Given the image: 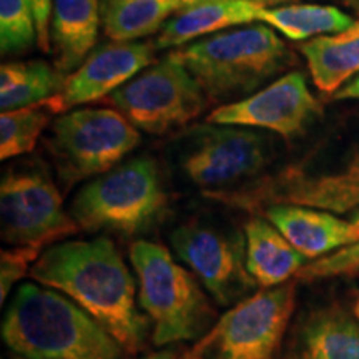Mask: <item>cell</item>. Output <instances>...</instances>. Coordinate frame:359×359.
<instances>
[{"mask_svg": "<svg viewBox=\"0 0 359 359\" xmlns=\"http://www.w3.org/2000/svg\"><path fill=\"white\" fill-rule=\"evenodd\" d=\"M130 262L156 346L198 341L208 333L215 309L191 269L180 266L165 246L143 240L130 246Z\"/></svg>", "mask_w": 359, "mask_h": 359, "instance_id": "obj_4", "label": "cell"}, {"mask_svg": "<svg viewBox=\"0 0 359 359\" xmlns=\"http://www.w3.org/2000/svg\"><path fill=\"white\" fill-rule=\"evenodd\" d=\"M105 100L137 128L163 135L201 115L208 97L188 70L182 52H172L135 75Z\"/></svg>", "mask_w": 359, "mask_h": 359, "instance_id": "obj_8", "label": "cell"}, {"mask_svg": "<svg viewBox=\"0 0 359 359\" xmlns=\"http://www.w3.org/2000/svg\"><path fill=\"white\" fill-rule=\"evenodd\" d=\"M4 343L27 359H122L125 349L97 320L53 288L25 283L2 321Z\"/></svg>", "mask_w": 359, "mask_h": 359, "instance_id": "obj_2", "label": "cell"}, {"mask_svg": "<svg viewBox=\"0 0 359 359\" xmlns=\"http://www.w3.org/2000/svg\"><path fill=\"white\" fill-rule=\"evenodd\" d=\"M313 82L323 93L343 88L359 72V20L338 34L320 35L302 45Z\"/></svg>", "mask_w": 359, "mask_h": 359, "instance_id": "obj_20", "label": "cell"}, {"mask_svg": "<svg viewBox=\"0 0 359 359\" xmlns=\"http://www.w3.org/2000/svg\"><path fill=\"white\" fill-rule=\"evenodd\" d=\"M12 359H27V358H22V356H17V354H15V356H13Z\"/></svg>", "mask_w": 359, "mask_h": 359, "instance_id": "obj_35", "label": "cell"}, {"mask_svg": "<svg viewBox=\"0 0 359 359\" xmlns=\"http://www.w3.org/2000/svg\"><path fill=\"white\" fill-rule=\"evenodd\" d=\"M339 2L346 4V6L356 8V11H359V0H339Z\"/></svg>", "mask_w": 359, "mask_h": 359, "instance_id": "obj_33", "label": "cell"}, {"mask_svg": "<svg viewBox=\"0 0 359 359\" xmlns=\"http://www.w3.org/2000/svg\"><path fill=\"white\" fill-rule=\"evenodd\" d=\"M140 143L138 128L115 109H80L52 125L45 147L67 188L107 173Z\"/></svg>", "mask_w": 359, "mask_h": 359, "instance_id": "obj_7", "label": "cell"}, {"mask_svg": "<svg viewBox=\"0 0 359 359\" xmlns=\"http://www.w3.org/2000/svg\"><path fill=\"white\" fill-rule=\"evenodd\" d=\"M182 57L213 102L243 100L294 62L290 48L266 24L196 40Z\"/></svg>", "mask_w": 359, "mask_h": 359, "instance_id": "obj_3", "label": "cell"}, {"mask_svg": "<svg viewBox=\"0 0 359 359\" xmlns=\"http://www.w3.org/2000/svg\"><path fill=\"white\" fill-rule=\"evenodd\" d=\"M27 69H29V62L22 64V62H15V64H4L0 69V93H7L22 83L24 80Z\"/></svg>", "mask_w": 359, "mask_h": 359, "instance_id": "obj_29", "label": "cell"}, {"mask_svg": "<svg viewBox=\"0 0 359 359\" xmlns=\"http://www.w3.org/2000/svg\"><path fill=\"white\" fill-rule=\"evenodd\" d=\"M42 248L37 246H12L11 250H2L0 255V303H6L13 285L30 273L35 262L40 258Z\"/></svg>", "mask_w": 359, "mask_h": 359, "instance_id": "obj_27", "label": "cell"}, {"mask_svg": "<svg viewBox=\"0 0 359 359\" xmlns=\"http://www.w3.org/2000/svg\"><path fill=\"white\" fill-rule=\"evenodd\" d=\"M37 40V25L29 0H0L2 53L25 52Z\"/></svg>", "mask_w": 359, "mask_h": 359, "instance_id": "obj_25", "label": "cell"}, {"mask_svg": "<svg viewBox=\"0 0 359 359\" xmlns=\"http://www.w3.org/2000/svg\"><path fill=\"white\" fill-rule=\"evenodd\" d=\"M285 0H208L180 11L155 39V48H172L233 25L258 20L263 11Z\"/></svg>", "mask_w": 359, "mask_h": 359, "instance_id": "obj_17", "label": "cell"}, {"mask_svg": "<svg viewBox=\"0 0 359 359\" xmlns=\"http://www.w3.org/2000/svg\"><path fill=\"white\" fill-rule=\"evenodd\" d=\"M334 100H359V75L334 93Z\"/></svg>", "mask_w": 359, "mask_h": 359, "instance_id": "obj_30", "label": "cell"}, {"mask_svg": "<svg viewBox=\"0 0 359 359\" xmlns=\"http://www.w3.org/2000/svg\"><path fill=\"white\" fill-rule=\"evenodd\" d=\"M64 74L45 62H29V69L20 85L7 93H0L2 111L40 105L55 97L65 83Z\"/></svg>", "mask_w": 359, "mask_h": 359, "instance_id": "obj_24", "label": "cell"}, {"mask_svg": "<svg viewBox=\"0 0 359 359\" xmlns=\"http://www.w3.org/2000/svg\"><path fill=\"white\" fill-rule=\"evenodd\" d=\"M183 0H100L102 25L114 42H133L163 29Z\"/></svg>", "mask_w": 359, "mask_h": 359, "instance_id": "obj_21", "label": "cell"}, {"mask_svg": "<svg viewBox=\"0 0 359 359\" xmlns=\"http://www.w3.org/2000/svg\"><path fill=\"white\" fill-rule=\"evenodd\" d=\"M296 281L263 288L233 304L185 359H276L293 316Z\"/></svg>", "mask_w": 359, "mask_h": 359, "instance_id": "obj_6", "label": "cell"}, {"mask_svg": "<svg viewBox=\"0 0 359 359\" xmlns=\"http://www.w3.org/2000/svg\"><path fill=\"white\" fill-rule=\"evenodd\" d=\"M271 161V140L250 127L201 125L191 130L180 167L205 191H226L257 180Z\"/></svg>", "mask_w": 359, "mask_h": 359, "instance_id": "obj_11", "label": "cell"}, {"mask_svg": "<svg viewBox=\"0 0 359 359\" xmlns=\"http://www.w3.org/2000/svg\"><path fill=\"white\" fill-rule=\"evenodd\" d=\"M259 22L280 30L290 40L299 42L320 35L338 34L354 24L348 13L333 6L318 4H293V6L269 7L262 12Z\"/></svg>", "mask_w": 359, "mask_h": 359, "instance_id": "obj_22", "label": "cell"}, {"mask_svg": "<svg viewBox=\"0 0 359 359\" xmlns=\"http://www.w3.org/2000/svg\"><path fill=\"white\" fill-rule=\"evenodd\" d=\"M167 205L158 165L142 156L87 183L72 201L70 215L82 230L132 236L158 223Z\"/></svg>", "mask_w": 359, "mask_h": 359, "instance_id": "obj_5", "label": "cell"}, {"mask_svg": "<svg viewBox=\"0 0 359 359\" xmlns=\"http://www.w3.org/2000/svg\"><path fill=\"white\" fill-rule=\"evenodd\" d=\"M354 314H356L358 321H359V299L356 302V304H354Z\"/></svg>", "mask_w": 359, "mask_h": 359, "instance_id": "obj_34", "label": "cell"}, {"mask_svg": "<svg viewBox=\"0 0 359 359\" xmlns=\"http://www.w3.org/2000/svg\"><path fill=\"white\" fill-rule=\"evenodd\" d=\"M246 266L259 288H275L304 266L306 258L264 217L245 224Z\"/></svg>", "mask_w": 359, "mask_h": 359, "instance_id": "obj_19", "label": "cell"}, {"mask_svg": "<svg viewBox=\"0 0 359 359\" xmlns=\"http://www.w3.org/2000/svg\"><path fill=\"white\" fill-rule=\"evenodd\" d=\"M320 115L321 105L308 88L304 75L291 72L243 100L218 107L208 115V123L264 128L293 138Z\"/></svg>", "mask_w": 359, "mask_h": 359, "instance_id": "obj_13", "label": "cell"}, {"mask_svg": "<svg viewBox=\"0 0 359 359\" xmlns=\"http://www.w3.org/2000/svg\"><path fill=\"white\" fill-rule=\"evenodd\" d=\"M29 276L74 299L127 353L140 351L148 320L137 306V283L109 238L62 241L43 251Z\"/></svg>", "mask_w": 359, "mask_h": 359, "instance_id": "obj_1", "label": "cell"}, {"mask_svg": "<svg viewBox=\"0 0 359 359\" xmlns=\"http://www.w3.org/2000/svg\"><path fill=\"white\" fill-rule=\"evenodd\" d=\"M80 226L62 205L50 173L40 163L8 168L0 183V233L12 246L55 243L75 235Z\"/></svg>", "mask_w": 359, "mask_h": 359, "instance_id": "obj_9", "label": "cell"}, {"mask_svg": "<svg viewBox=\"0 0 359 359\" xmlns=\"http://www.w3.org/2000/svg\"><path fill=\"white\" fill-rule=\"evenodd\" d=\"M29 2L35 17V25H37L39 47L42 48V52H50V20L53 0H29Z\"/></svg>", "mask_w": 359, "mask_h": 359, "instance_id": "obj_28", "label": "cell"}, {"mask_svg": "<svg viewBox=\"0 0 359 359\" xmlns=\"http://www.w3.org/2000/svg\"><path fill=\"white\" fill-rule=\"evenodd\" d=\"M154 42H111L93 50L87 60L65 79L55 97L40 103L52 114L107 98L150 65Z\"/></svg>", "mask_w": 359, "mask_h": 359, "instance_id": "obj_14", "label": "cell"}, {"mask_svg": "<svg viewBox=\"0 0 359 359\" xmlns=\"http://www.w3.org/2000/svg\"><path fill=\"white\" fill-rule=\"evenodd\" d=\"M140 359H185V358H183V353L172 351V349H163V351L147 354V356H143Z\"/></svg>", "mask_w": 359, "mask_h": 359, "instance_id": "obj_31", "label": "cell"}, {"mask_svg": "<svg viewBox=\"0 0 359 359\" xmlns=\"http://www.w3.org/2000/svg\"><path fill=\"white\" fill-rule=\"evenodd\" d=\"M262 217L271 222L283 236L306 259L323 258L331 251L359 241V226L326 210L302 205H269Z\"/></svg>", "mask_w": 359, "mask_h": 359, "instance_id": "obj_15", "label": "cell"}, {"mask_svg": "<svg viewBox=\"0 0 359 359\" xmlns=\"http://www.w3.org/2000/svg\"><path fill=\"white\" fill-rule=\"evenodd\" d=\"M172 246L222 306L240 303L259 286L246 266L245 231L191 222L172 233Z\"/></svg>", "mask_w": 359, "mask_h": 359, "instance_id": "obj_12", "label": "cell"}, {"mask_svg": "<svg viewBox=\"0 0 359 359\" xmlns=\"http://www.w3.org/2000/svg\"><path fill=\"white\" fill-rule=\"evenodd\" d=\"M286 359H359V325L338 306L313 309L296 323Z\"/></svg>", "mask_w": 359, "mask_h": 359, "instance_id": "obj_16", "label": "cell"}, {"mask_svg": "<svg viewBox=\"0 0 359 359\" xmlns=\"http://www.w3.org/2000/svg\"><path fill=\"white\" fill-rule=\"evenodd\" d=\"M201 2H208V0H183V8L193 7V6H198ZM182 8V11H183Z\"/></svg>", "mask_w": 359, "mask_h": 359, "instance_id": "obj_32", "label": "cell"}, {"mask_svg": "<svg viewBox=\"0 0 359 359\" xmlns=\"http://www.w3.org/2000/svg\"><path fill=\"white\" fill-rule=\"evenodd\" d=\"M40 107V105H39ZM39 107L2 111L0 115V158L8 160L32 151L50 115Z\"/></svg>", "mask_w": 359, "mask_h": 359, "instance_id": "obj_23", "label": "cell"}, {"mask_svg": "<svg viewBox=\"0 0 359 359\" xmlns=\"http://www.w3.org/2000/svg\"><path fill=\"white\" fill-rule=\"evenodd\" d=\"M353 222L359 226V210H354ZM359 271V241L353 245L343 246L334 253L326 255L316 262L304 264L296 273V280L299 281H316L325 278L336 276H353Z\"/></svg>", "mask_w": 359, "mask_h": 359, "instance_id": "obj_26", "label": "cell"}, {"mask_svg": "<svg viewBox=\"0 0 359 359\" xmlns=\"http://www.w3.org/2000/svg\"><path fill=\"white\" fill-rule=\"evenodd\" d=\"M205 196L253 213L283 203L334 213L354 212L359 210V147L336 172L314 175L293 167L259 177L233 190L205 191Z\"/></svg>", "mask_w": 359, "mask_h": 359, "instance_id": "obj_10", "label": "cell"}, {"mask_svg": "<svg viewBox=\"0 0 359 359\" xmlns=\"http://www.w3.org/2000/svg\"><path fill=\"white\" fill-rule=\"evenodd\" d=\"M100 0H53L50 45L55 69L77 70L97 43L100 29Z\"/></svg>", "mask_w": 359, "mask_h": 359, "instance_id": "obj_18", "label": "cell"}]
</instances>
